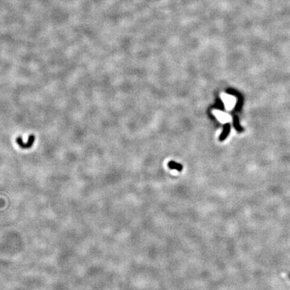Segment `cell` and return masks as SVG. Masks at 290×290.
Returning a JSON list of instances; mask_svg holds the SVG:
<instances>
[{
    "instance_id": "6da1fadb",
    "label": "cell",
    "mask_w": 290,
    "mask_h": 290,
    "mask_svg": "<svg viewBox=\"0 0 290 290\" xmlns=\"http://www.w3.org/2000/svg\"><path fill=\"white\" fill-rule=\"evenodd\" d=\"M34 140H35V136H34V135H31V136H29L28 142H26V143H24V142H23L22 138H20V137H18V138H16V140L15 141H16L17 143H18V145L20 146L21 148H29L32 146Z\"/></svg>"
},
{
    "instance_id": "7a4b0ae2",
    "label": "cell",
    "mask_w": 290,
    "mask_h": 290,
    "mask_svg": "<svg viewBox=\"0 0 290 290\" xmlns=\"http://www.w3.org/2000/svg\"><path fill=\"white\" fill-rule=\"evenodd\" d=\"M168 165H169V167L170 168V169H176L179 171H181L183 169V167L180 165V164H178V163H175V162H173V161L169 162V164H168Z\"/></svg>"
},
{
    "instance_id": "3957f363",
    "label": "cell",
    "mask_w": 290,
    "mask_h": 290,
    "mask_svg": "<svg viewBox=\"0 0 290 290\" xmlns=\"http://www.w3.org/2000/svg\"><path fill=\"white\" fill-rule=\"evenodd\" d=\"M230 132V125L229 124H227L224 126V130H223V132L222 133L221 136H220V140H223L224 139H225L226 138H227L228 134H229V133Z\"/></svg>"
},
{
    "instance_id": "277c9868",
    "label": "cell",
    "mask_w": 290,
    "mask_h": 290,
    "mask_svg": "<svg viewBox=\"0 0 290 290\" xmlns=\"http://www.w3.org/2000/svg\"><path fill=\"white\" fill-rule=\"evenodd\" d=\"M289 278H290V275H289Z\"/></svg>"
}]
</instances>
